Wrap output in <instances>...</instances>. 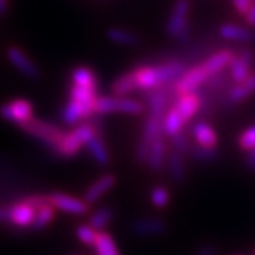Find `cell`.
<instances>
[{
	"instance_id": "6da1fadb",
	"label": "cell",
	"mask_w": 255,
	"mask_h": 255,
	"mask_svg": "<svg viewBox=\"0 0 255 255\" xmlns=\"http://www.w3.org/2000/svg\"><path fill=\"white\" fill-rule=\"evenodd\" d=\"M97 74L90 67H75L71 71V85L68 90V102L61 111V119L67 125H78L95 115L98 100Z\"/></svg>"
},
{
	"instance_id": "7a4b0ae2",
	"label": "cell",
	"mask_w": 255,
	"mask_h": 255,
	"mask_svg": "<svg viewBox=\"0 0 255 255\" xmlns=\"http://www.w3.org/2000/svg\"><path fill=\"white\" fill-rule=\"evenodd\" d=\"M146 100H147V107H149V115L142 129V135H140L139 143L136 146V153H135V159L139 164L147 163L150 145L153 143L155 139L162 136L163 133L162 122H163L164 114L167 111L170 94L162 87L159 90L149 92V97Z\"/></svg>"
},
{
	"instance_id": "3957f363",
	"label": "cell",
	"mask_w": 255,
	"mask_h": 255,
	"mask_svg": "<svg viewBox=\"0 0 255 255\" xmlns=\"http://www.w3.org/2000/svg\"><path fill=\"white\" fill-rule=\"evenodd\" d=\"M186 71V65L179 60H172L155 65H140L129 71L136 91H155L169 82L176 81Z\"/></svg>"
},
{
	"instance_id": "277c9868",
	"label": "cell",
	"mask_w": 255,
	"mask_h": 255,
	"mask_svg": "<svg viewBox=\"0 0 255 255\" xmlns=\"http://www.w3.org/2000/svg\"><path fill=\"white\" fill-rule=\"evenodd\" d=\"M97 133H100L98 127L91 121H84L78 127L74 128L73 130L65 133L54 153L61 157H74L80 153L82 147H85L87 142Z\"/></svg>"
},
{
	"instance_id": "5b68a950",
	"label": "cell",
	"mask_w": 255,
	"mask_h": 255,
	"mask_svg": "<svg viewBox=\"0 0 255 255\" xmlns=\"http://www.w3.org/2000/svg\"><path fill=\"white\" fill-rule=\"evenodd\" d=\"M190 10V0H176L172 14L167 18L166 31L177 41H187L190 38V21H189Z\"/></svg>"
},
{
	"instance_id": "8992f818",
	"label": "cell",
	"mask_w": 255,
	"mask_h": 255,
	"mask_svg": "<svg viewBox=\"0 0 255 255\" xmlns=\"http://www.w3.org/2000/svg\"><path fill=\"white\" fill-rule=\"evenodd\" d=\"M21 129L27 135L48 146L53 152H55V149L61 143V140L67 133V130H64L63 128L57 127L51 122H47V121L37 118H33L28 124L23 125Z\"/></svg>"
},
{
	"instance_id": "52a82bcc",
	"label": "cell",
	"mask_w": 255,
	"mask_h": 255,
	"mask_svg": "<svg viewBox=\"0 0 255 255\" xmlns=\"http://www.w3.org/2000/svg\"><path fill=\"white\" fill-rule=\"evenodd\" d=\"M145 111V105L136 100H130L125 97H98L95 104V114H128V115H140Z\"/></svg>"
},
{
	"instance_id": "ba28073f",
	"label": "cell",
	"mask_w": 255,
	"mask_h": 255,
	"mask_svg": "<svg viewBox=\"0 0 255 255\" xmlns=\"http://www.w3.org/2000/svg\"><path fill=\"white\" fill-rule=\"evenodd\" d=\"M0 117L21 128L34 118V107L26 98H16L0 105Z\"/></svg>"
},
{
	"instance_id": "9c48e42d",
	"label": "cell",
	"mask_w": 255,
	"mask_h": 255,
	"mask_svg": "<svg viewBox=\"0 0 255 255\" xmlns=\"http://www.w3.org/2000/svg\"><path fill=\"white\" fill-rule=\"evenodd\" d=\"M211 75L207 73L204 64L201 63L184 73L174 81L173 92L176 95H182L187 92H194L197 88H200L203 84L209 81Z\"/></svg>"
},
{
	"instance_id": "30bf717a",
	"label": "cell",
	"mask_w": 255,
	"mask_h": 255,
	"mask_svg": "<svg viewBox=\"0 0 255 255\" xmlns=\"http://www.w3.org/2000/svg\"><path fill=\"white\" fill-rule=\"evenodd\" d=\"M6 57L9 63L17 70L21 75H24L28 80H37L40 78L41 71L37 67V64L30 58L27 53L17 46H10L6 50Z\"/></svg>"
},
{
	"instance_id": "8fae6325",
	"label": "cell",
	"mask_w": 255,
	"mask_h": 255,
	"mask_svg": "<svg viewBox=\"0 0 255 255\" xmlns=\"http://www.w3.org/2000/svg\"><path fill=\"white\" fill-rule=\"evenodd\" d=\"M50 203L54 206L57 210H61L64 213L73 214V216H82L87 214L90 210V204L84 199H78L75 196L67 194V193H60L55 191L48 196Z\"/></svg>"
},
{
	"instance_id": "7c38bea8",
	"label": "cell",
	"mask_w": 255,
	"mask_h": 255,
	"mask_svg": "<svg viewBox=\"0 0 255 255\" xmlns=\"http://www.w3.org/2000/svg\"><path fill=\"white\" fill-rule=\"evenodd\" d=\"M36 217V209L26 199L9 206V224L14 227H31Z\"/></svg>"
},
{
	"instance_id": "4fadbf2b",
	"label": "cell",
	"mask_w": 255,
	"mask_h": 255,
	"mask_svg": "<svg viewBox=\"0 0 255 255\" xmlns=\"http://www.w3.org/2000/svg\"><path fill=\"white\" fill-rule=\"evenodd\" d=\"M167 221L160 217H145L133 221L132 233L137 237H156L167 231Z\"/></svg>"
},
{
	"instance_id": "5bb4252c",
	"label": "cell",
	"mask_w": 255,
	"mask_h": 255,
	"mask_svg": "<svg viewBox=\"0 0 255 255\" xmlns=\"http://www.w3.org/2000/svg\"><path fill=\"white\" fill-rule=\"evenodd\" d=\"M173 107L179 112V115L182 117L184 124H187L196 114L200 110L201 107V98L197 92H187L177 95V98L174 101Z\"/></svg>"
},
{
	"instance_id": "9a60e30c",
	"label": "cell",
	"mask_w": 255,
	"mask_h": 255,
	"mask_svg": "<svg viewBox=\"0 0 255 255\" xmlns=\"http://www.w3.org/2000/svg\"><path fill=\"white\" fill-rule=\"evenodd\" d=\"M117 184V177L114 174H102L100 179H97L91 186L84 193V200L88 204L97 203L101 197H104L107 193H110Z\"/></svg>"
},
{
	"instance_id": "2e32d148",
	"label": "cell",
	"mask_w": 255,
	"mask_h": 255,
	"mask_svg": "<svg viewBox=\"0 0 255 255\" xmlns=\"http://www.w3.org/2000/svg\"><path fill=\"white\" fill-rule=\"evenodd\" d=\"M254 61V54L251 50H243L236 55L234 61L230 65V77L234 82H241L251 74V67Z\"/></svg>"
},
{
	"instance_id": "e0dca14e",
	"label": "cell",
	"mask_w": 255,
	"mask_h": 255,
	"mask_svg": "<svg viewBox=\"0 0 255 255\" xmlns=\"http://www.w3.org/2000/svg\"><path fill=\"white\" fill-rule=\"evenodd\" d=\"M166 167H167V173H169V177L172 179V182H174L176 184H182V183L186 182L187 170H186L183 153L174 150V149L170 153H167Z\"/></svg>"
},
{
	"instance_id": "ac0fdd59",
	"label": "cell",
	"mask_w": 255,
	"mask_h": 255,
	"mask_svg": "<svg viewBox=\"0 0 255 255\" xmlns=\"http://www.w3.org/2000/svg\"><path fill=\"white\" fill-rule=\"evenodd\" d=\"M191 135L197 142V145L203 147H216L219 143L217 132L204 121H199L191 127Z\"/></svg>"
},
{
	"instance_id": "d6986e66",
	"label": "cell",
	"mask_w": 255,
	"mask_h": 255,
	"mask_svg": "<svg viewBox=\"0 0 255 255\" xmlns=\"http://www.w3.org/2000/svg\"><path fill=\"white\" fill-rule=\"evenodd\" d=\"M166 159H167V145L164 142L163 136H159L150 145L146 166L152 172H159V170L163 169L164 163H166Z\"/></svg>"
},
{
	"instance_id": "ffe728a7",
	"label": "cell",
	"mask_w": 255,
	"mask_h": 255,
	"mask_svg": "<svg viewBox=\"0 0 255 255\" xmlns=\"http://www.w3.org/2000/svg\"><path fill=\"white\" fill-rule=\"evenodd\" d=\"M219 33L224 40L236 41V43H250L255 38L254 31L251 28L238 26V24H234V23L221 24L219 28Z\"/></svg>"
},
{
	"instance_id": "44dd1931",
	"label": "cell",
	"mask_w": 255,
	"mask_h": 255,
	"mask_svg": "<svg viewBox=\"0 0 255 255\" xmlns=\"http://www.w3.org/2000/svg\"><path fill=\"white\" fill-rule=\"evenodd\" d=\"M255 92V73H251L247 77L244 81L236 82V85H233L227 94L228 102L231 104H240L247 98H250Z\"/></svg>"
},
{
	"instance_id": "7402d4cb",
	"label": "cell",
	"mask_w": 255,
	"mask_h": 255,
	"mask_svg": "<svg viewBox=\"0 0 255 255\" xmlns=\"http://www.w3.org/2000/svg\"><path fill=\"white\" fill-rule=\"evenodd\" d=\"M234 58H236V54L231 50H221L216 54L210 55L203 64H204L207 73L213 77L216 74L221 73L226 67H230L231 63L234 61Z\"/></svg>"
},
{
	"instance_id": "603a6c76",
	"label": "cell",
	"mask_w": 255,
	"mask_h": 255,
	"mask_svg": "<svg viewBox=\"0 0 255 255\" xmlns=\"http://www.w3.org/2000/svg\"><path fill=\"white\" fill-rule=\"evenodd\" d=\"M87 150L90 152L91 157L101 166H108L111 163V155L108 147L105 145L104 139L101 137L100 133H97L95 136H92L87 142Z\"/></svg>"
},
{
	"instance_id": "cb8c5ba5",
	"label": "cell",
	"mask_w": 255,
	"mask_h": 255,
	"mask_svg": "<svg viewBox=\"0 0 255 255\" xmlns=\"http://www.w3.org/2000/svg\"><path fill=\"white\" fill-rule=\"evenodd\" d=\"M184 121L182 117L179 115V112L176 111L173 105L170 108H167L166 114L163 117V122H162V130H163V135L166 136H173L176 133L182 132L183 127H184Z\"/></svg>"
},
{
	"instance_id": "d4e9b609",
	"label": "cell",
	"mask_w": 255,
	"mask_h": 255,
	"mask_svg": "<svg viewBox=\"0 0 255 255\" xmlns=\"http://www.w3.org/2000/svg\"><path fill=\"white\" fill-rule=\"evenodd\" d=\"M55 211H57V209L50 201H47L46 204L40 206L36 210V217H34V221L31 224V228L36 230V231H40V230H44L46 227H48L54 221Z\"/></svg>"
},
{
	"instance_id": "484cf974",
	"label": "cell",
	"mask_w": 255,
	"mask_h": 255,
	"mask_svg": "<svg viewBox=\"0 0 255 255\" xmlns=\"http://www.w3.org/2000/svg\"><path fill=\"white\" fill-rule=\"evenodd\" d=\"M94 248H95L97 255H121L115 238L104 230L98 231V237H97Z\"/></svg>"
},
{
	"instance_id": "4316f807",
	"label": "cell",
	"mask_w": 255,
	"mask_h": 255,
	"mask_svg": "<svg viewBox=\"0 0 255 255\" xmlns=\"http://www.w3.org/2000/svg\"><path fill=\"white\" fill-rule=\"evenodd\" d=\"M107 38L115 44H119V46H136V44H139V37L135 33L125 30V28H108Z\"/></svg>"
},
{
	"instance_id": "83f0119b",
	"label": "cell",
	"mask_w": 255,
	"mask_h": 255,
	"mask_svg": "<svg viewBox=\"0 0 255 255\" xmlns=\"http://www.w3.org/2000/svg\"><path fill=\"white\" fill-rule=\"evenodd\" d=\"M114 217H115V213H114V210L111 209V207H108V206L100 207V209L95 210L90 216L88 224L92 228H95L97 231H102L112 221Z\"/></svg>"
},
{
	"instance_id": "f1b7e54d",
	"label": "cell",
	"mask_w": 255,
	"mask_h": 255,
	"mask_svg": "<svg viewBox=\"0 0 255 255\" xmlns=\"http://www.w3.org/2000/svg\"><path fill=\"white\" fill-rule=\"evenodd\" d=\"M149 200L156 209H166L172 201V193L163 184H156L149 193Z\"/></svg>"
},
{
	"instance_id": "f546056e",
	"label": "cell",
	"mask_w": 255,
	"mask_h": 255,
	"mask_svg": "<svg viewBox=\"0 0 255 255\" xmlns=\"http://www.w3.org/2000/svg\"><path fill=\"white\" fill-rule=\"evenodd\" d=\"M189 156L197 162L207 163V162H214L216 159H219V150L216 147H203L199 145L191 146Z\"/></svg>"
},
{
	"instance_id": "4dcf8cb0",
	"label": "cell",
	"mask_w": 255,
	"mask_h": 255,
	"mask_svg": "<svg viewBox=\"0 0 255 255\" xmlns=\"http://www.w3.org/2000/svg\"><path fill=\"white\" fill-rule=\"evenodd\" d=\"M75 237L78 238L82 244L94 247L97 237H98V231L95 228H92L90 224H80L75 228Z\"/></svg>"
},
{
	"instance_id": "1f68e13d",
	"label": "cell",
	"mask_w": 255,
	"mask_h": 255,
	"mask_svg": "<svg viewBox=\"0 0 255 255\" xmlns=\"http://www.w3.org/2000/svg\"><path fill=\"white\" fill-rule=\"evenodd\" d=\"M238 146L243 152H250L255 149V125L248 127L238 136Z\"/></svg>"
},
{
	"instance_id": "d6a6232c",
	"label": "cell",
	"mask_w": 255,
	"mask_h": 255,
	"mask_svg": "<svg viewBox=\"0 0 255 255\" xmlns=\"http://www.w3.org/2000/svg\"><path fill=\"white\" fill-rule=\"evenodd\" d=\"M170 143L173 146L174 150L180 152L183 155H189V152H190L191 149V142L183 130L173 135V136H170Z\"/></svg>"
},
{
	"instance_id": "836d02e7",
	"label": "cell",
	"mask_w": 255,
	"mask_h": 255,
	"mask_svg": "<svg viewBox=\"0 0 255 255\" xmlns=\"http://www.w3.org/2000/svg\"><path fill=\"white\" fill-rule=\"evenodd\" d=\"M234 4V9L238 14L246 17L247 13L250 11V9L253 7V0H231Z\"/></svg>"
},
{
	"instance_id": "e575fe53",
	"label": "cell",
	"mask_w": 255,
	"mask_h": 255,
	"mask_svg": "<svg viewBox=\"0 0 255 255\" xmlns=\"http://www.w3.org/2000/svg\"><path fill=\"white\" fill-rule=\"evenodd\" d=\"M246 169L248 172H255V149L247 152L246 156Z\"/></svg>"
},
{
	"instance_id": "d590c367",
	"label": "cell",
	"mask_w": 255,
	"mask_h": 255,
	"mask_svg": "<svg viewBox=\"0 0 255 255\" xmlns=\"http://www.w3.org/2000/svg\"><path fill=\"white\" fill-rule=\"evenodd\" d=\"M196 255H217V248L213 244H204L196 251Z\"/></svg>"
},
{
	"instance_id": "8d00e7d4",
	"label": "cell",
	"mask_w": 255,
	"mask_h": 255,
	"mask_svg": "<svg viewBox=\"0 0 255 255\" xmlns=\"http://www.w3.org/2000/svg\"><path fill=\"white\" fill-rule=\"evenodd\" d=\"M246 21L248 26L255 27V4H253V7H251V9H250V11L247 13Z\"/></svg>"
},
{
	"instance_id": "74e56055",
	"label": "cell",
	"mask_w": 255,
	"mask_h": 255,
	"mask_svg": "<svg viewBox=\"0 0 255 255\" xmlns=\"http://www.w3.org/2000/svg\"><path fill=\"white\" fill-rule=\"evenodd\" d=\"M0 223H9V206H0Z\"/></svg>"
},
{
	"instance_id": "f35d334b",
	"label": "cell",
	"mask_w": 255,
	"mask_h": 255,
	"mask_svg": "<svg viewBox=\"0 0 255 255\" xmlns=\"http://www.w3.org/2000/svg\"><path fill=\"white\" fill-rule=\"evenodd\" d=\"M9 9V0H0V14H4Z\"/></svg>"
},
{
	"instance_id": "ab89813d",
	"label": "cell",
	"mask_w": 255,
	"mask_h": 255,
	"mask_svg": "<svg viewBox=\"0 0 255 255\" xmlns=\"http://www.w3.org/2000/svg\"><path fill=\"white\" fill-rule=\"evenodd\" d=\"M71 255H84V254H71Z\"/></svg>"
},
{
	"instance_id": "60d3db41",
	"label": "cell",
	"mask_w": 255,
	"mask_h": 255,
	"mask_svg": "<svg viewBox=\"0 0 255 255\" xmlns=\"http://www.w3.org/2000/svg\"><path fill=\"white\" fill-rule=\"evenodd\" d=\"M253 255H255V250H254V254H253Z\"/></svg>"
},
{
	"instance_id": "b9f144b4",
	"label": "cell",
	"mask_w": 255,
	"mask_h": 255,
	"mask_svg": "<svg viewBox=\"0 0 255 255\" xmlns=\"http://www.w3.org/2000/svg\"><path fill=\"white\" fill-rule=\"evenodd\" d=\"M236 255H240V254H236Z\"/></svg>"
}]
</instances>
